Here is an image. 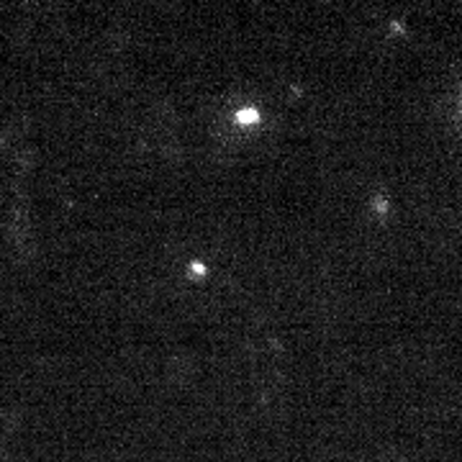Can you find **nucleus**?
I'll list each match as a JSON object with an SVG mask.
<instances>
[{
    "label": "nucleus",
    "mask_w": 462,
    "mask_h": 462,
    "mask_svg": "<svg viewBox=\"0 0 462 462\" xmlns=\"http://www.w3.org/2000/svg\"><path fill=\"white\" fill-rule=\"evenodd\" d=\"M239 121H244V124L247 121H257V110H242L239 113Z\"/></svg>",
    "instance_id": "f257e3e1"
}]
</instances>
